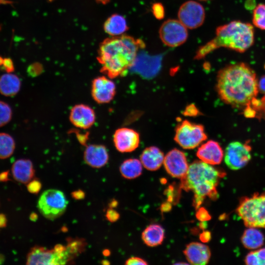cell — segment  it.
<instances>
[{
  "label": "cell",
  "instance_id": "cell-1",
  "mask_svg": "<svg viewBox=\"0 0 265 265\" xmlns=\"http://www.w3.org/2000/svg\"><path fill=\"white\" fill-rule=\"evenodd\" d=\"M216 89L225 103L233 107H243L257 94L256 73L244 62L228 65L218 72Z\"/></svg>",
  "mask_w": 265,
  "mask_h": 265
},
{
  "label": "cell",
  "instance_id": "cell-2",
  "mask_svg": "<svg viewBox=\"0 0 265 265\" xmlns=\"http://www.w3.org/2000/svg\"><path fill=\"white\" fill-rule=\"evenodd\" d=\"M144 46L142 40L126 34L104 39L97 56L101 72L111 79L125 75L133 65L139 49Z\"/></svg>",
  "mask_w": 265,
  "mask_h": 265
},
{
  "label": "cell",
  "instance_id": "cell-3",
  "mask_svg": "<svg viewBox=\"0 0 265 265\" xmlns=\"http://www.w3.org/2000/svg\"><path fill=\"white\" fill-rule=\"evenodd\" d=\"M254 39V27L251 24L233 21L217 27L215 37L198 49L194 58L202 59L221 47L244 53L253 45Z\"/></svg>",
  "mask_w": 265,
  "mask_h": 265
},
{
  "label": "cell",
  "instance_id": "cell-4",
  "mask_svg": "<svg viewBox=\"0 0 265 265\" xmlns=\"http://www.w3.org/2000/svg\"><path fill=\"white\" fill-rule=\"evenodd\" d=\"M224 175L212 165L196 160L189 165L186 175L181 179V186L193 192L194 206L198 209L206 197L216 198V187Z\"/></svg>",
  "mask_w": 265,
  "mask_h": 265
},
{
  "label": "cell",
  "instance_id": "cell-5",
  "mask_svg": "<svg viewBox=\"0 0 265 265\" xmlns=\"http://www.w3.org/2000/svg\"><path fill=\"white\" fill-rule=\"evenodd\" d=\"M85 243L81 238H68L67 244H58L48 249L34 246L26 256V265H59L72 261L84 249Z\"/></svg>",
  "mask_w": 265,
  "mask_h": 265
},
{
  "label": "cell",
  "instance_id": "cell-6",
  "mask_svg": "<svg viewBox=\"0 0 265 265\" xmlns=\"http://www.w3.org/2000/svg\"><path fill=\"white\" fill-rule=\"evenodd\" d=\"M237 212L247 227L265 228V194L242 199Z\"/></svg>",
  "mask_w": 265,
  "mask_h": 265
},
{
  "label": "cell",
  "instance_id": "cell-7",
  "mask_svg": "<svg viewBox=\"0 0 265 265\" xmlns=\"http://www.w3.org/2000/svg\"><path fill=\"white\" fill-rule=\"evenodd\" d=\"M68 201L64 193L56 189L44 191L39 198L37 208L46 218L54 220L65 212Z\"/></svg>",
  "mask_w": 265,
  "mask_h": 265
},
{
  "label": "cell",
  "instance_id": "cell-8",
  "mask_svg": "<svg viewBox=\"0 0 265 265\" xmlns=\"http://www.w3.org/2000/svg\"><path fill=\"white\" fill-rule=\"evenodd\" d=\"M207 138L204 127L185 120L176 127L174 140L185 149H192L199 146Z\"/></svg>",
  "mask_w": 265,
  "mask_h": 265
},
{
  "label": "cell",
  "instance_id": "cell-9",
  "mask_svg": "<svg viewBox=\"0 0 265 265\" xmlns=\"http://www.w3.org/2000/svg\"><path fill=\"white\" fill-rule=\"evenodd\" d=\"M187 29L179 20L168 19L163 22L159 28V37L166 46L176 47L186 41Z\"/></svg>",
  "mask_w": 265,
  "mask_h": 265
},
{
  "label": "cell",
  "instance_id": "cell-10",
  "mask_svg": "<svg viewBox=\"0 0 265 265\" xmlns=\"http://www.w3.org/2000/svg\"><path fill=\"white\" fill-rule=\"evenodd\" d=\"M251 147L247 144L239 141L231 142L224 153L225 164L233 170L243 168L251 159Z\"/></svg>",
  "mask_w": 265,
  "mask_h": 265
},
{
  "label": "cell",
  "instance_id": "cell-11",
  "mask_svg": "<svg viewBox=\"0 0 265 265\" xmlns=\"http://www.w3.org/2000/svg\"><path fill=\"white\" fill-rule=\"evenodd\" d=\"M178 17L187 28H196L200 26L205 21V9L199 2L188 0L183 3L179 8Z\"/></svg>",
  "mask_w": 265,
  "mask_h": 265
},
{
  "label": "cell",
  "instance_id": "cell-12",
  "mask_svg": "<svg viewBox=\"0 0 265 265\" xmlns=\"http://www.w3.org/2000/svg\"><path fill=\"white\" fill-rule=\"evenodd\" d=\"M111 79L105 76L95 78L92 81L91 93L93 100L98 104H107L115 97L116 88Z\"/></svg>",
  "mask_w": 265,
  "mask_h": 265
},
{
  "label": "cell",
  "instance_id": "cell-13",
  "mask_svg": "<svg viewBox=\"0 0 265 265\" xmlns=\"http://www.w3.org/2000/svg\"><path fill=\"white\" fill-rule=\"evenodd\" d=\"M163 164L170 176L181 179L186 175L189 167L185 154L177 149L168 152L164 156Z\"/></svg>",
  "mask_w": 265,
  "mask_h": 265
},
{
  "label": "cell",
  "instance_id": "cell-14",
  "mask_svg": "<svg viewBox=\"0 0 265 265\" xmlns=\"http://www.w3.org/2000/svg\"><path fill=\"white\" fill-rule=\"evenodd\" d=\"M116 149L121 153L132 152L138 148L140 136L135 130L128 128L117 129L113 136Z\"/></svg>",
  "mask_w": 265,
  "mask_h": 265
},
{
  "label": "cell",
  "instance_id": "cell-15",
  "mask_svg": "<svg viewBox=\"0 0 265 265\" xmlns=\"http://www.w3.org/2000/svg\"><path fill=\"white\" fill-rule=\"evenodd\" d=\"M69 120L75 127L86 130L94 124L96 114L93 109L89 106L82 104H77L71 109Z\"/></svg>",
  "mask_w": 265,
  "mask_h": 265
},
{
  "label": "cell",
  "instance_id": "cell-16",
  "mask_svg": "<svg viewBox=\"0 0 265 265\" xmlns=\"http://www.w3.org/2000/svg\"><path fill=\"white\" fill-rule=\"evenodd\" d=\"M196 155L200 160L213 165L221 162L224 158V152L217 142L210 140L198 148Z\"/></svg>",
  "mask_w": 265,
  "mask_h": 265
},
{
  "label": "cell",
  "instance_id": "cell-17",
  "mask_svg": "<svg viewBox=\"0 0 265 265\" xmlns=\"http://www.w3.org/2000/svg\"><path fill=\"white\" fill-rule=\"evenodd\" d=\"M83 159L89 166L96 168H101L108 161V151L103 145L90 144L84 151Z\"/></svg>",
  "mask_w": 265,
  "mask_h": 265
},
{
  "label": "cell",
  "instance_id": "cell-18",
  "mask_svg": "<svg viewBox=\"0 0 265 265\" xmlns=\"http://www.w3.org/2000/svg\"><path fill=\"white\" fill-rule=\"evenodd\" d=\"M184 253L192 265H205L209 262L211 251L206 245L197 242H192L186 246Z\"/></svg>",
  "mask_w": 265,
  "mask_h": 265
},
{
  "label": "cell",
  "instance_id": "cell-19",
  "mask_svg": "<svg viewBox=\"0 0 265 265\" xmlns=\"http://www.w3.org/2000/svg\"><path fill=\"white\" fill-rule=\"evenodd\" d=\"M12 174L16 181L27 184L34 177L35 170L32 162L27 159L17 160L12 166Z\"/></svg>",
  "mask_w": 265,
  "mask_h": 265
},
{
  "label": "cell",
  "instance_id": "cell-20",
  "mask_svg": "<svg viewBox=\"0 0 265 265\" xmlns=\"http://www.w3.org/2000/svg\"><path fill=\"white\" fill-rule=\"evenodd\" d=\"M164 156L157 147L150 146L145 148L140 156L142 165L147 170L155 171L163 163Z\"/></svg>",
  "mask_w": 265,
  "mask_h": 265
},
{
  "label": "cell",
  "instance_id": "cell-21",
  "mask_svg": "<svg viewBox=\"0 0 265 265\" xmlns=\"http://www.w3.org/2000/svg\"><path fill=\"white\" fill-rule=\"evenodd\" d=\"M103 27L105 32L111 36L121 35L129 28L125 18L118 14H113L107 18Z\"/></svg>",
  "mask_w": 265,
  "mask_h": 265
},
{
  "label": "cell",
  "instance_id": "cell-22",
  "mask_svg": "<svg viewBox=\"0 0 265 265\" xmlns=\"http://www.w3.org/2000/svg\"><path fill=\"white\" fill-rule=\"evenodd\" d=\"M263 234L255 227H248L241 237V242L247 249L256 250L260 248L264 243Z\"/></svg>",
  "mask_w": 265,
  "mask_h": 265
},
{
  "label": "cell",
  "instance_id": "cell-23",
  "mask_svg": "<svg viewBox=\"0 0 265 265\" xmlns=\"http://www.w3.org/2000/svg\"><path fill=\"white\" fill-rule=\"evenodd\" d=\"M164 238V230L159 225L154 224L146 227L142 234L144 242L151 247L161 244Z\"/></svg>",
  "mask_w": 265,
  "mask_h": 265
},
{
  "label": "cell",
  "instance_id": "cell-24",
  "mask_svg": "<svg viewBox=\"0 0 265 265\" xmlns=\"http://www.w3.org/2000/svg\"><path fill=\"white\" fill-rule=\"evenodd\" d=\"M21 82L16 75L9 73L0 77V93L5 96H13L20 90Z\"/></svg>",
  "mask_w": 265,
  "mask_h": 265
},
{
  "label": "cell",
  "instance_id": "cell-25",
  "mask_svg": "<svg viewBox=\"0 0 265 265\" xmlns=\"http://www.w3.org/2000/svg\"><path fill=\"white\" fill-rule=\"evenodd\" d=\"M142 164L140 160L129 159L124 160L120 166L121 175L127 179H133L142 173Z\"/></svg>",
  "mask_w": 265,
  "mask_h": 265
},
{
  "label": "cell",
  "instance_id": "cell-26",
  "mask_svg": "<svg viewBox=\"0 0 265 265\" xmlns=\"http://www.w3.org/2000/svg\"><path fill=\"white\" fill-rule=\"evenodd\" d=\"M15 147L14 140L9 134L0 133V159H4L11 156Z\"/></svg>",
  "mask_w": 265,
  "mask_h": 265
},
{
  "label": "cell",
  "instance_id": "cell-27",
  "mask_svg": "<svg viewBox=\"0 0 265 265\" xmlns=\"http://www.w3.org/2000/svg\"><path fill=\"white\" fill-rule=\"evenodd\" d=\"M245 263L248 265H265V248H260L249 253Z\"/></svg>",
  "mask_w": 265,
  "mask_h": 265
},
{
  "label": "cell",
  "instance_id": "cell-28",
  "mask_svg": "<svg viewBox=\"0 0 265 265\" xmlns=\"http://www.w3.org/2000/svg\"><path fill=\"white\" fill-rule=\"evenodd\" d=\"M252 23L256 27L265 30V4L260 3L254 9Z\"/></svg>",
  "mask_w": 265,
  "mask_h": 265
},
{
  "label": "cell",
  "instance_id": "cell-29",
  "mask_svg": "<svg viewBox=\"0 0 265 265\" xmlns=\"http://www.w3.org/2000/svg\"><path fill=\"white\" fill-rule=\"evenodd\" d=\"M12 117V110L10 106L0 101V127L7 124Z\"/></svg>",
  "mask_w": 265,
  "mask_h": 265
},
{
  "label": "cell",
  "instance_id": "cell-30",
  "mask_svg": "<svg viewBox=\"0 0 265 265\" xmlns=\"http://www.w3.org/2000/svg\"><path fill=\"white\" fill-rule=\"evenodd\" d=\"M27 189L32 194L39 193L42 187L41 183L37 179H33L27 184Z\"/></svg>",
  "mask_w": 265,
  "mask_h": 265
},
{
  "label": "cell",
  "instance_id": "cell-31",
  "mask_svg": "<svg viewBox=\"0 0 265 265\" xmlns=\"http://www.w3.org/2000/svg\"><path fill=\"white\" fill-rule=\"evenodd\" d=\"M152 10L155 17L160 20L164 16V9L163 6L160 3L157 2L153 4Z\"/></svg>",
  "mask_w": 265,
  "mask_h": 265
},
{
  "label": "cell",
  "instance_id": "cell-32",
  "mask_svg": "<svg viewBox=\"0 0 265 265\" xmlns=\"http://www.w3.org/2000/svg\"><path fill=\"white\" fill-rule=\"evenodd\" d=\"M106 217L108 221L114 222L119 218L120 214L113 208H109L106 212Z\"/></svg>",
  "mask_w": 265,
  "mask_h": 265
},
{
  "label": "cell",
  "instance_id": "cell-33",
  "mask_svg": "<svg viewBox=\"0 0 265 265\" xmlns=\"http://www.w3.org/2000/svg\"><path fill=\"white\" fill-rule=\"evenodd\" d=\"M196 216L197 218L201 222H206L211 219V216L208 211L202 207L199 208Z\"/></svg>",
  "mask_w": 265,
  "mask_h": 265
},
{
  "label": "cell",
  "instance_id": "cell-34",
  "mask_svg": "<svg viewBox=\"0 0 265 265\" xmlns=\"http://www.w3.org/2000/svg\"><path fill=\"white\" fill-rule=\"evenodd\" d=\"M126 265H147L148 263L143 259L133 257L128 259L125 262Z\"/></svg>",
  "mask_w": 265,
  "mask_h": 265
},
{
  "label": "cell",
  "instance_id": "cell-35",
  "mask_svg": "<svg viewBox=\"0 0 265 265\" xmlns=\"http://www.w3.org/2000/svg\"><path fill=\"white\" fill-rule=\"evenodd\" d=\"M2 66L7 73H11L14 70L12 60L9 58H3Z\"/></svg>",
  "mask_w": 265,
  "mask_h": 265
},
{
  "label": "cell",
  "instance_id": "cell-36",
  "mask_svg": "<svg viewBox=\"0 0 265 265\" xmlns=\"http://www.w3.org/2000/svg\"><path fill=\"white\" fill-rule=\"evenodd\" d=\"M198 109L194 105H190L188 106L184 111V113L186 115L190 116L197 115L198 114Z\"/></svg>",
  "mask_w": 265,
  "mask_h": 265
},
{
  "label": "cell",
  "instance_id": "cell-37",
  "mask_svg": "<svg viewBox=\"0 0 265 265\" xmlns=\"http://www.w3.org/2000/svg\"><path fill=\"white\" fill-rule=\"evenodd\" d=\"M71 196L75 200H81L85 197V193L82 190H77L71 193Z\"/></svg>",
  "mask_w": 265,
  "mask_h": 265
},
{
  "label": "cell",
  "instance_id": "cell-38",
  "mask_svg": "<svg viewBox=\"0 0 265 265\" xmlns=\"http://www.w3.org/2000/svg\"><path fill=\"white\" fill-rule=\"evenodd\" d=\"M211 233L209 231H204L200 235V239L203 242H207L211 239Z\"/></svg>",
  "mask_w": 265,
  "mask_h": 265
},
{
  "label": "cell",
  "instance_id": "cell-39",
  "mask_svg": "<svg viewBox=\"0 0 265 265\" xmlns=\"http://www.w3.org/2000/svg\"><path fill=\"white\" fill-rule=\"evenodd\" d=\"M7 218L5 214L0 213V228H4L7 225Z\"/></svg>",
  "mask_w": 265,
  "mask_h": 265
},
{
  "label": "cell",
  "instance_id": "cell-40",
  "mask_svg": "<svg viewBox=\"0 0 265 265\" xmlns=\"http://www.w3.org/2000/svg\"><path fill=\"white\" fill-rule=\"evenodd\" d=\"M9 172L4 171L0 174V182H6L9 180L8 178Z\"/></svg>",
  "mask_w": 265,
  "mask_h": 265
},
{
  "label": "cell",
  "instance_id": "cell-41",
  "mask_svg": "<svg viewBox=\"0 0 265 265\" xmlns=\"http://www.w3.org/2000/svg\"><path fill=\"white\" fill-rule=\"evenodd\" d=\"M171 206L169 202L163 203L161 206V210L162 212H168L171 209Z\"/></svg>",
  "mask_w": 265,
  "mask_h": 265
},
{
  "label": "cell",
  "instance_id": "cell-42",
  "mask_svg": "<svg viewBox=\"0 0 265 265\" xmlns=\"http://www.w3.org/2000/svg\"><path fill=\"white\" fill-rule=\"evenodd\" d=\"M118 202L115 200H113L109 204V208H113L117 206Z\"/></svg>",
  "mask_w": 265,
  "mask_h": 265
},
{
  "label": "cell",
  "instance_id": "cell-43",
  "mask_svg": "<svg viewBox=\"0 0 265 265\" xmlns=\"http://www.w3.org/2000/svg\"><path fill=\"white\" fill-rule=\"evenodd\" d=\"M37 215L35 213H32L30 215V219L32 221H35L37 219Z\"/></svg>",
  "mask_w": 265,
  "mask_h": 265
},
{
  "label": "cell",
  "instance_id": "cell-44",
  "mask_svg": "<svg viewBox=\"0 0 265 265\" xmlns=\"http://www.w3.org/2000/svg\"><path fill=\"white\" fill-rule=\"evenodd\" d=\"M95 0L96 2L103 4H107L110 1V0Z\"/></svg>",
  "mask_w": 265,
  "mask_h": 265
},
{
  "label": "cell",
  "instance_id": "cell-45",
  "mask_svg": "<svg viewBox=\"0 0 265 265\" xmlns=\"http://www.w3.org/2000/svg\"><path fill=\"white\" fill-rule=\"evenodd\" d=\"M4 261V257L3 256V255L0 254V264H2Z\"/></svg>",
  "mask_w": 265,
  "mask_h": 265
},
{
  "label": "cell",
  "instance_id": "cell-46",
  "mask_svg": "<svg viewBox=\"0 0 265 265\" xmlns=\"http://www.w3.org/2000/svg\"><path fill=\"white\" fill-rule=\"evenodd\" d=\"M110 252L108 250H105L103 251V254L105 256H108L110 254Z\"/></svg>",
  "mask_w": 265,
  "mask_h": 265
},
{
  "label": "cell",
  "instance_id": "cell-47",
  "mask_svg": "<svg viewBox=\"0 0 265 265\" xmlns=\"http://www.w3.org/2000/svg\"><path fill=\"white\" fill-rule=\"evenodd\" d=\"M3 58L0 56V66L2 65Z\"/></svg>",
  "mask_w": 265,
  "mask_h": 265
},
{
  "label": "cell",
  "instance_id": "cell-48",
  "mask_svg": "<svg viewBox=\"0 0 265 265\" xmlns=\"http://www.w3.org/2000/svg\"></svg>",
  "mask_w": 265,
  "mask_h": 265
}]
</instances>
